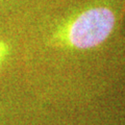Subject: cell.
<instances>
[{"label":"cell","instance_id":"obj_2","mask_svg":"<svg viewBox=\"0 0 125 125\" xmlns=\"http://www.w3.org/2000/svg\"><path fill=\"white\" fill-rule=\"evenodd\" d=\"M20 16H0V75L10 65L14 52L13 34Z\"/></svg>","mask_w":125,"mask_h":125},{"label":"cell","instance_id":"obj_1","mask_svg":"<svg viewBox=\"0 0 125 125\" xmlns=\"http://www.w3.org/2000/svg\"><path fill=\"white\" fill-rule=\"evenodd\" d=\"M115 16L105 7L92 9L81 14L68 27L66 40L77 49H89L101 44L112 32Z\"/></svg>","mask_w":125,"mask_h":125}]
</instances>
